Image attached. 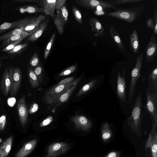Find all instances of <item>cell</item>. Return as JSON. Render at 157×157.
Returning a JSON list of instances; mask_svg holds the SVG:
<instances>
[{
  "instance_id": "cell-42",
  "label": "cell",
  "mask_w": 157,
  "mask_h": 157,
  "mask_svg": "<svg viewBox=\"0 0 157 157\" xmlns=\"http://www.w3.org/2000/svg\"><path fill=\"white\" fill-rule=\"evenodd\" d=\"M153 20L154 26L153 28V34L155 35H157V6L156 5L153 11Z\"/></svg>"
},
{
  "instance_id": "cell-28",
  "label": "cell",
  "mask_w": 157,
  "mask_h": 157,
  "mask_svg": "<svg viewBox=\"0 0 157 157\" xmlns=\"http://www.w3.org/2000/svg\"><path fill=\"white\" fill-rule=\"evenodd\" d=\"M101 136L103 140L106 142L110 140L112 136V132L109 124L105 122L102 125Z\"/></svg>"
},
{
  "instance_id": "cell-17",
  "label": "cell",
  "mask_w": 157,
  "mask_h": 157,
  "mask_svg": "<svg viewBox=\"0 0 157 157\" xmlns=\"http://www.w3.org/2000/svg\"><path fill=\"white\" fill-rule=\"evenodd\" d=\"M37 143V140L36 139L26 142L17 152L15 157H26L33 150Z\"/></svg>"
},
{
  "instance_id": "cell-40",
  "label": "cell",
  "mask_w": 157,
  "mask_h": 157,
  "mask_svg": "<svg viewBox=\"0 0 157 157\" xmlns=\"http://www.w3.org/2000/svg\"><path fill=\"white\" fill-rule=\"evenodd\" d=\"M26 37H23L20 39L15 41L4 48L1 51V52H8L12 50L16 46L19 44Z\"/></svg>"
},
{
  "instance_id": "cell-2",
  "label": "cell",
  "mask_w": 157,
  "mask_h": 157,
  "mask_svg": "<svg viewBox=\"0 0 157 157\" xmlns=\"http://www.w3.org/2000/svg\"><path fill=\"white\" fill-rule=\"evenodd\" d=\"M141 9L137 6L124 9H117L114 11L105 12L104 15L118 19L128 23H132L140 15Z\"/></svg>"
},
{
  "instance_id": "cell-15",
  "label": "cell",
  "mask_w": 157,
  "mask_h": 157,
  "mask_svg": "<svg viewBox=\"0 0 157 157\" xmlns=\"http://www.w3.org/2000/svg\"><path fill=\"white\" fill-rule=\"evenodd\" d=\"M47 15L41 14L36 17H32L25 25L24 29V32L29 33L34 31L47 18Z\"/></svg>"
},
{
  "instance_id": "cell-3",
  "label": "cell",
  "mask_w": 157,
  "mask_h": 157,
  "mask_svg": "<svg viewBox=\"0 0 157 157\" xmlns=\"http://www.w3.org/2000/svg\"><path fill=\"white\" fill-rule=\"evenodd\" d=\"M75 81L66 84L56 85L46 91L44 97V102L47 105L53 104L61 95L74 85Z\"/></svg>"
},
{
  "instance_id": "cell-1",
  "label": "cell",
  "mask_w": 157,
  "mask_h": 157,
  "mask_svg": "<svg viewBox=\"0 0 157 157\" xmlns=\"http://www.w3.org/2000/svg\"><path fill=\"white\" fill-rule=\"evenodd\" d=\"M142 107V96L139 94L136 97L131 115L127 118L128 125L131 129L136 132L141 131L144 117Z\"/></svg>"
},
{
  "instance_id": "cell-47",
  "label": "cell",
  "mask_w": 157,
  "mask_h": 157,
  "mask_svg": "<svg viewBox=\"0 0 157 157\" xmlns=\"http://www.w3.org/2000/svg\"><path fill=\"white\" fill-rule=\"evenodd\" d=\"M146 25L147 28L153 29L154 23L153 18H150L146 21Z\"/></svg>"
},
{
  "instance_id": "cell-20",
  "label": "cell",
  "mask_w": 157,
  "mask_h": 157,
  "mask_svg": "<svg viewBox=\"0 0 157 157\" xmlns=\"http://www.w3.org/2000/svg\"><path fill=\"white\" fill-rule=\"evenodd\" d=\"M56 0H40V5L44 9L45 14L52 18L55 15Z\"/></svg>"
},
{
  "instance_id": "cell-46",
  "label": "cell",
  "mask_w": 157,
  "mask_h": 157,
  "mask_svg": "<svg viewBox=\"0 0 157 157\" xmlns=\"http://www.w3.org/2000/svg\"><path fill=\"white\" fill-rule=\"evenodd\" d=\"M67 0H56V9L57 11L60 10L64 6Z\"/></svg>"
},
{
  "instance_id": "cell-23",
  "label": "cell",
  "mask_w": 157,
  "mask_h": 157,
  "mask_svg": "<svg viewBox=\"0 0 157 157\" xmlns=\"http://www.w3.org/2000/svg\"><path fill=\"white\" fill-rule=\"evenodd\" d=\"M16 10H18L21 13L25 12L29 13H42L45 14L44 9L43 7H38L33 5H27L17 8Z\"/></svg>"
},
{
  "instance_id": "cell-29",
  "label": "cell",
  "mask_w": 157,
  "mask_h": 157,
  "mask_svg": "<svg viewBox=\"0 0 157 157\" xmlns=\"http://www.w3.org/2000/svg\"><path fill=\"white\" fill-rule=\"evenodd\" d=\"M28 75L30 84L32 88H36L40 86V83L38 78L31 67L28 69Z\"/></svg>"
},
{
  "instance_id": "cell-30",
  "label": "cell",
  "mask_w": 157,
  "mask_h": 157,
  "mask_svg": "<svg viewBox=\"0 0 157 157\" xmlns=\"http://www.w3.org/2000/svg\"><path fill=\"white\" fill-rule=\"evenodd\" d=\"M29 42L19 44L14 47L12 50L7 52L9 54L17 56L24 52L28 47Z\"/></svg>"
},
{
  "instance_id": "cell-31",
  "label": "cell",
  "mask_w": 157,
  "mask_h": 157,
  "mask_svg": "<svg viewBox=\"0 0 157 157\" xmlns=\"http://www.w3.org/2000/svg\"><path fill=\"white\" fill-rule=\"evenodd\" d=\"M98 80H93L85 85L78 91L75 96L78 97L81 96L91 90L97 83Z\"/></svg>"
},
{
  "instance_id": "cell-6",
  "label": "cell",
  "mask_w": 157,
  "mask_h": 157,
  "mask_svg": "<svg viewBox=\"0 0 157 157\" xmlns=\"http://www.w3.org/2000/svg\"><path fill=\"white\" fill-rule=\"evenodd\" d=\"M75 1L79 6L94 12L99 7L103 8L105 10L109 9H112L115 10L117 9L116 6L111 3L109 1L75 0Z\"/></svg>"
},
{
  "instance_id": "cell-10",
  "label": "cell",
  "mask_w": 157,
  "mask_h": 157,
  "mask_svg": "<svg viewBox=\"0 0 157 157\" xmlns=\"http://www.w3.org/2000/svg\"><path fill=\"white\" fill-rule=\"evenodd\" d=\"M156 37L154 34L151 36L145 50L146 61L147 63L153 62L157 56Z\"/></svg>"
},
{
  "instance_id": "cell-8",
  "label": "cell",
  "mask_w": 157,
  "mask_h": 157,
  "mask_svg": "<svg viewBox=\"0 0 157 157\" xmlns=\"http://www.w3.org/2000/svg\"><path fill=\"white\" fill-rule=\"evenodd\" d=\"M70 145L63 142H55L50 144L47 148V154L44 157H56L67 151Z\"/></svg>"
},
{
  "instance_id": "cell-19",
  "label": "cell",
  "mask_w": 157,
  "mask_h": 157,
  "mask_svg": "<svg viewBox=\"0 0 157 157\" xmlns=\"http://www.w3.org/2000/svg\"><path fill=\"white\" fill-rule=\"evenodd\" d=\"M31 17H27L13 22L3 23L0 25V34L19 27Z\"/></svg>"
},
{
  "instance_id": "cell-50",
  "label": "cell",
  "mask_w": 157,
  "mask_h": 157,
  "mask_svg": "<svg viewBox=\"0 0 157 157\" xmlns=\"http://www.w3.org/2000/svg\"><path fill=\"white\" fill-rule=\"evenodd\" d=\"M2 65V63L1 61L0 60V68L1 67Z\"/></svg>"
},
{
  "instance_id": "cell-25",
  "label": "cell",
  "mask_w": 157,
  "mask_h": 157,
  "mask_svg": "<svg viewBox=\"0 0 157 157\" xmlns=\"http://www.w3.org/2000/svg\"><path fill=\"white\" fill-rule=\"evenodd\" d=\"M28 19L22 25L19 27L14 29L5 34L0 36V42L6 40L10 37L16 35L20 34L24 32L23 30L25 25L28 23L29 20Z\"/></svg>"
},
{
  "instance_id": "cell-37",
  "label": "cell",
  "mask_w": 157,
  "mask_h": 157,
  "mask_svg": "<svg viewBox=\"0 0 157 157\" xmlns=\"http://www.w3.org/2000/svg\"><path fill=\"white\" fill-rule=\"evenodd\" d=\"M29 64L31 67H35L41 64L40 62V60L39 56L37 53L35 52L29 61Z\"/></svg>"
},
{
  "instance_id": "cell-51",
  "label": "cell",
  "mask_w": 157,
  "mask_h": 157,
  "mask_svg": "<svg viewBox=\"0 0 157 157\" xmlns=\"http://www.w3.org/2000/svg\"><path fill=\"white\" fill-rule=\"evenodd\" d=\"M1 98H0V102H1Z\"/></svg>"
},
{
  "instance_id": "cell-38",
  "label": "cell",
  "mask_w": 157,
  "mask_h": 157,
  "mask_svg": "<svg viewBox=\"0 0 157 157\" xmlns=\"http://www.w3.org/2000/svg\"><path fill=\"white\" fill-rule=\"evenodd\" d=\"M144 0H112L109 1L111 3L116 6L127 3H132L144 1Z\"/></svg>"
},
{
  "instance_id": "cell-9",
  "label": "cell",
  "mask_w": 157,
  "mask_h": 157,
  "mask_svg": "<svg viewBox=\"0 0 157 157\" xmlns=\"http://www.w3.org/2000/svg\"><path fill=\"white\" fill-rule=\"evenodd\" d=\"M150 147L152 157H157V124L153 122L151 132L145 144L146 150Z\"/></svg>"
},
{
  "instance_id": "cell-32",
  "label": "cell",
  "mask_w": 157,
  "mask_h": 157,
  "mask_svg": "<svg viewBox=\"0 0 157 157\" xmlns=\"http://www.w3.org/2000/svg\"><path fill=\"white\" fill-rule=\"evenodd\" d=\"M57 12L61 23L64 26L67 21L68 17V12L66 7L63 6L60 10L57 11Z\"/></svg>"
},
{
  "instance_id": "cell-18",
  "label": "cell",
  "mask_w": 157,
  "mask_h": 157,
  "mask_svg": "<svg viewBox=\"0 0 157 157\" xmlns=\"http://www.w3.org/2000/svg\"><path fill=\"white\" fill-rule=\"evenodd\" d=\"M49 21L47 17L36 28L35 30L27 38V40L30 42H34L37 40L46 28Z\"/></svg>"
},
{
  "instance_id": "cell-16",
  "label": "cell",
  "mask_w": 157,
  "mask_h": 157,
  "mask_svg": "<svg viewBox=\"0 0 157 157\" xmlns=\"http://www.w3.org/2000/svg\"><path fill=\"white\" fill-rule=\"evenodd\" d=\"M0 89L2 94L7 96L11 89V82L9 76L8 67L6 69L2 76L0 83Z\"/></svg>"
},
{
  "instance_id": "cell-24",
  "label": "cell",
  "mask_w": 157,
  "mask_h": 157,
  "mask_svg": "<svg viewBox=\"0 0 157 157\" xmlns=\"http://www.w3.org/2000/svg\"><path fill=\"white\" fill-rule=\"evenodd\" d=\"M129 41L132 52L134 54H138L140 48V45L138 33L136 29H134L131 34Z\"/></svg>"
},
{
  "instance_id": "cell-33",
  "label": "cell",
  "mask_w": 157,
  "mask_h": 157,
  "mask_svg": "<svg viewBox=\"0 0 157 157\" xmlns=\"http://www.w3.org/2000/svg\"><path fill=\"white\" fill-rule=\"evenodd\" d=\"M52 18L59 33L60 35L62 34L64 31L63 26L61 23L57 12Z\"/></svg>"
},
{
  "instance_id": "cell-22",
  "label": "cell",
  "mask_w": 157,
  "mask_h": 157,
  "mask_svg": "<svg viewBox=\"0 0 157 157\" xmlns=\"http://www.w3.org/2000/svg\"><path fill=\"white\" fill-rule=\"evenodd\" d=\"M13 137L10 136L0 145V157H7L12 148Z\"/></svg>"
},
{
  "instance_id": "cell-12",
  "label": "cell",
  "mask_w": 157,
  "mask_h": 157,
  "mask_svg": "<svg viewBox=\"0 0 157 157\" xmlns=\"http://www.w3.org/2000/svg\"><path fill=\"white\" fill-rule=\"evenodd\" d=\"M125 70L123 71L122 76L120 71H119L117 76V93L120 100L127 104L126 94V81L125 77Z\"/></svg>"
},
{
  "instance_id": "cell-39",
  "label": "cell",
  "mask_w": 157,
  "mask_h": 157,
  "mask_svg": "<svg viewBox=\"0 0 157 157\" xmlns=\"http://www.w3.org/2000/svg\"><path fill=\"white\" fill-rule=\"evenodd\" d=\"M73 13L77 22L80 24L82 23L81 13L80 11L75 6L72 7Z\"/></svg>"
},
{
  "instance_id": "cell-43",
  "label": "cell",
  "mask_w": 157,
  "mask_h": 157,
  "mask_svg": "<svg viewBox=\"0 0 157 157\" xmlns=\"http://www.w3.org/2000/svg\"><path fill=\"white\" fill-rule=\"evenodd\" d=\"M6 121V117L5 114H3L0 117V131H3L5 129Z\"/></svg>"
},
{
  "instance_id": "cell-7",
  "label": "cell",
  "mask_w": 157,
  "mask_h": 157,
  "mask_svg": "<svg viewBox=\"0 0 157 157\" xmlns=\"http://www.w3.org/2000/svg\"><path fill=\"white\" fill-rule=\"evenodd\" d=\"M146 102L144 106L152 122L157 124V91L153 94L146 93Z\"/></svg>"
},
{
  "instance_id": "cell-35",
  "label": "cell",
  "mask_w": 157,
  "mask_h": 157,
  "mask_svg": "<svg viewBox=\"0 0 157 157\" xmlns=\"http://www.w3.org/2000/svg\"><path fill=\"white\" fill-rule=\"evenodd\" d=\"M149 78L153 82L155 90L157 91V66L156 65L150 71Z\"/></svg>"
},
{
  "instance_id": "cell-44",
  "label": "cell",
  "mask_w": 157,
  "mask_h": 157,
  "mask_svg": "<svg viewBox=\"0 0 157 157\" xmlns=\"http://www.w3.org/2000/svg\"><path fill=\"white\" fill-rule=\"evenodd\" d=\"M53 117L52 116H50L45 119L40 124L39 126L40 127H43L46 126L53 121Z\"/></svg>"
},
{
  "instance_id": "cell-4",
  "label": "cell",
  "mask_w": 157,
  "mask_h": 157,
  "mask_svg": "<svg viewBox=\"0 0 157 157\" xmlns=\"http://www.w3.org/2000/svg\"><path fill=\"white\" fill-rule=\"evenodd\" d=\"M143 59V53L141 52L136 58L135 66L131 72V79L128 94L129 104L131 103L134 95L135 88L138 79L140 77V71Z\"/></svg>"
},
{
  "instance_id": "cell-49",
  "label": "cell",
  "mask_w": 157,
  "mask_h": 157,
  "mask_svg": "<svg viewBox=\"0 0 157 157\" xmlns=\"http://www.w3.org/2000/svg\"><path fill=\"white\" fill-rule=\"evenodd\" d=\"M119 156L120 155L118 152L113 151L109 152L104 157H119Z\"/></svg>"
},
{
  "instance_id": "cell-11",
  "label": "cell",
  "mask_w": 157,
  "mask_h": 157,
  "mask_svg": "<svg viewBox=\"0 0 157 157\" xmlns=\"http://www.w3.org/2000/svg\"><path fill=\"white\" fill-rule=\"evenodd\" d=\"M17 106L19 121L22 126L24 127L28 120V111L25 95L19 99Z\"/></svg>"
},
{
  "instance_id": "cell-5",
  "label": "cell",
  "mask_w": 157,
  "mask_h": 157,
  "mask_svg": "<svg viewBox=\"0 0 157 157\" xmlns=\"http://www.w3.org/2000/svg\"><path fill=\"white\" fill-rule=\"evenodd\" d=\"M8 71L11 82L10 94L12 97L15 96L20 88L22 78L21 71L19 67L13 66L8 67Z\"/></svg>"
},
{
  "instance_id": "cell-36",
  "label": "cell",
  "mask_w": 157,
  "mask_h": 157,
  "mask_svg": "<svg viewBox=\"0 0 157 157\" xmlns=\"http://www.w3.org/2000/svg\"><path fill=\"white\" fill-rule=\"evenodd\" d=\"M56 36V33H53L48 43L44 53V59H46L48 56L53 45Z\"/></svg>"
},
{
  "instance_id": "cell-13",
  "label": "cell",
  "mask_w": 157,
  "mask_h": 157,
  "mask_svg": "<svg viewBox=\"0 0 157 157\" xmlns=\"http://www.w3.org/2000/svg\"><path fill=\"white\" fill-rule=\"evenodd\" d=\"M71 120L76 128L81 130L88 131L92 125L90 120L83 115H76L72 117Z\"/></svg>"
},
{
  "instance_id": "cell-27",
  "label": "cell",
  "mask_w": 157,
  "mask_h": 157,
  "mask_svg": "<svg viewBox=\"0 0 157 157\" xmlns=\"http://www.w3.org/2000/svg\"><path fill=\"white\" fill-rule=\"evenodd\" d=\"M35 30L29 33L23 32L21 34L12 36L6 40L3 41L0 46V47L2 48L4 47L5 48L10 44L20 39L22 37H27L32 34Z\"/></svg>"
},
{
  "instance_id": "cell-48",
  "label": "cell",
  "mask_w": 157,
  "mask_h": 157,
  "mask_svg": "<svg viewBox=\"0 0 157 157\" xmlns=\"http://www.w3.org/2000/svg\"><path fill=\"white\" fill-rule=\"evenodd\" d=\"M73 80V77H69L62 80L58 83L56 85L67 84L71 82Z\"/></svg>"
},
{
  "instance_id": "cell-34",
  "label": "cell",
  "mask_w": 157,
  "mask_h": 157,
  "mask_svg": "<svg viewBox=\"0 0 157 157\" xmlns=\"http://www.w3.org/2000/svg\"><path fill=\"white\" fill-rule=\"evenodd\" d=\"M32 69L38 78L40 84H42L44 76V70L41 64L38 66L33 67Z\"/></svg>"
},
{
  "instance_id": "cell-41",
  "label": "cell",
  "mask_w": 157,
  "mask_h": 157,
  "mask_svg": "<svg viewBox=\"0 0 157 157\" xmlns=\"http://www.w3.org/2000/svg\"><path fill=\"white\" fill-rule=\"evenodd\" d=\"M76 69V65H74L65 69L60 73L58 76H65L73 73Z\"/></svg>"
},
{
  "instance_id": "cell-45",
  "label": "cell",
  "mask_w": 157,
  "mask_h": 157,
  "mask_svg": "<svg viewBox=\"0 0 157 157\" xmlns=\"http://www.w3.org/2000/svg\"><path fill=\"white\" fill-rule=\"evenodd\" d=\"M38 109L39 105L38 104L34 102L30 106L29 110V112L31 114H33L38 110Z\"/></svg>"
},
{
  "instance_id": "cell-14",
  "label": "cell",
  "mask_w": 157,
  "mask_h": 157,
  "mask_svg": "<svg viewBox=\"0 0 157 157\" xmlns=\"http://www.w3.org/2000/svg\"><path fill=\"white\" fill-rule=\"evenodd\" d=\"M82 76L75 81V83L73 86L70 88L67 91L61 95L53 103V104L56 103V105L53 108L52 111L54 113L56 109L63 103L67 101L69 98L70 97L75 90Z\"/></svg>"
},
{
  "instance_id": "cell-26",
  "label": "cell",
  "mask_w": 157,
  "mask_h": 157,
  "mask_svg": "<svg viewBox=\"0 0 157 157\" xmlns=\"http://www.w3.org/2000/svg\"><path fill=\"white\" fill-rule=\"evenodd\" d=\"M109 33L111 38L117 46L122 51L124 52L125 49L119 34L114 26H110Z\"/></svg>"
},
{
  "instance_id": "cell-21",
  "label": "cell",
  "mask_w": 157,
  "mask_h": 157,
  "mask_svg": "<svg viewBox=\"0 0 157 157\" xmlns=\"http://www.w3.org/2000/svg\"><path fill=\"white\" fill-rule=\"evenodd\" d=\"M89 23L93 31L101 37L104 36V28L98 19L95 17H92L89 20Z\"/></svg>"
}]
</instances>
